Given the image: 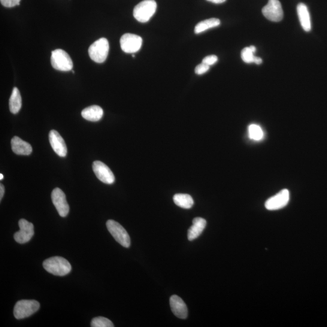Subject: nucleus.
Segmentation results:
<instances>
[{
    "label": "nucleus",
    "instance_id": "6e6552de",
    "mask_svg": "<svg viewBox=\"0 0 327 327\" xmlns=\"http://www.w3.org/2000/svg\"><path fill=\"white\" fill-rule=\"evenodd\" d=\"M262 14L266 19L274 22H279L283 20L284 12L279 0H268L267 5L263 8Z\"/></svg>",
    "mask_w": 327,
    "mask_h": 327
},
{
    "label": "nucleus",
    "instance_id": "b1692460",
    "mask_svg": "<svg viewBox=\"0 0 327 327\" xmlns=\"http://www.w3.org/2000/svg\"><path fill=\"white\" fill-rule=\"evenodd\" d=\"M92 327H114V323L111 320L104 317H97L93 318L91 322Z\"/></svg>",
    "mask_w": 327,
    "mask_h": 327
},
{
    "label": "nucleus",
    "instance_id": "f8f14e48",
    "mask_svg": "<svg viewBox=\"0 0 327 327\" xmlns=\"http://www.w3.org/2000/svg\"><path fill=\"white\" fill-rule=\"evenodd\" d=\"M93 171L98 180L105 184H112L115 178L113 172L104 163L96 160L93 163Z\"/></svg>",
    "mask_w": 327,
    "mask_h": 327
},
{
    "label": "nucleus",
    "instance_id": "1a4fd4ad",
    "mask_svg": "<svg viewBox=\"0 0 327 327\" xmlns=\"http://www.w3.org/2000/svg\"><path fill=\"white\" fill-rule=\"evenodd\" d=\"M18 225L20 230V231L15 233V240L19 244L27 243L31 240L34 235V227L31 223L24 219L20 220Z\"/></svg>",
    "mask_w": 327,
    "mask_h": 327
},
{
    "label": "nucleus",
    "instance_id": "c756f323",
    "mask_svg": "<svg viewBox=\"0 0 327 327\" xmlns=\"http://www.w3.org/2000/svg\"><path fill=\"white\" fill-rule=\"evenodd\" d=\"M250 47L251 50H252L254 53L256 52V48L255 47H254V45H250Z\"/></svg>",
    "mask_w": 327,
    "mask_h": 327
},
{
    "label": "nucleus",
    "instance_id": "20e7f679",
    "mask_svg": "<svg viewBox=\"0 0 327 327\" xmlns=\"http://www.w3.org/2000/svg\"><path fill=\"white\" fill-rule=\"evenodd\" d=\"M109 44L107 39L101 38L93 42L89 48L90 59L97 63H104L107 59Z\"/></svg>",
    "mask_w": 327,
    "mask_h": 327
},
{
    "label": "nucleus",
    "instance_id": "393cba45",
    "mask_svg": "<svg viewBox=\"0 0 327 327\" xmlns=\"http://www.w3.org/2000/svg\"><path fill=\"white\" fill-rule=\"evenodd\" d=\"M209 69H210V66L202 63L196 67L195 69V74L199 75L204 74L205 73L208 71Z\"/></svg>",
    "mask_w": 327,
    "mask_h": 327
},
{
    "label": "nucleus",
    "instance_id": "2eb2a0df",
    "mask_svg": "<svg viewBox=\"0 0 327 327\" xmlns=\"http://www.w3.org/2000/svg\"><path fill=\"white\" fill-rule=\"evenodd\" d=\"M12 149L18 155H29L32 152V147L28 142L14 136L11 140Z\"/></svg>",
    "mask_w": 327,
    "mask_h": 327
},
{
    "label": "nucleus",
    "instance_id": "5701e85b",
    "mask_svg": "<svg viewBox=\"0 0 327 327\" xmlns=\"http://www.w3.org/2000/svg\"><path fill=\"white\" fill-rule=\"evenodd\" d=\"M248 135L251 139L254 141H260L263 137V132L259 126L257 124H251L248 127Z\"/></svg>",
    "mask_w": 327,
    "mask_h": 327
},
{
    "label": "nucleus",
    "instance_id": "cd10ccee",
    "mask_svg": "<svg viewBox=\"0 0 327 327\" xmlns=\"http://www.w3.org/2000/svg\"><path fill=\"white\" fill-rule=\"evenodd\" d=\"M5 194V187L3 184L0 185V200H2Z\"/></svg>",
    "mask_w": 327,
    "mask_h": 327
},
{
    "label": "nucleus",
    "instance_id": "a211bd4d",
    "mask_svg": "<svg viewBox=\"0 0 327 327\" xmlns=\"http://www.w3.org/2000/svg\"><path fill=\"white\" fill-rule=\"evenodd\" d=\"M103 114H104V112H103L102 108L96 105H91L90 107L84 108L81 112L82 117L85 120L93 121V122L101 120Z\"/></svg>",
    "mask_w": 327,
    "mask_h": 327
},
{
    "label": "nucleus",
    "instance_id": "4468645a",
    "mask_svg": "<svg viewBox=\"0 0 327 327\" xmlns=\"http://www.w3.org/2000/svg\"><path fill=\"white\" fill-rule=\"evenodd\" d=\"M170 305L176 316L180 319H186L188 315L187 305L180 297L177 295L172 296L170 298Z\"/></svg>",
    "mask_w": 327,
    "mask_h": 327
},
{
    "label": "nucleus",
    "instance_id": "ddd939ff",
    "mask_svg": "<svg viewBox=\"0 0 327 327\" xmlns=\"http://www.w3.org/2000/svg\"><path fill=\"white\" fill-rule=\"evenodd\" d=\"M49 142L54 152L61 157H65L68 152L66 144L62 136L56 130H52L49 133Z\"/></svg>",
    "mask_w": 327,
    "mask_h": 327
},
{
    "label": "nucleus",
    "instance_id": "412c9836",
    "mask_svg": "<svg viewBox=\"0 0 327 327\" xmlns=\"http://www.w3.org/2000/svg\"><path fill=\"white\" fill-rule=\"evenodd\" d=\"M175 204L183 208H192L194 204L192 197L188 194L178 193L174 196Z\"/></svg>",
    "mask_w": 327,
    "mask_h": 327
},
{
    "label": "nucleus",
    "instance_id": "f03ea898",
    "mask_svg": "<svg viewBox=\"0 0 327 327\" xmlns=\"http://www.w3.org/2000/svg\"><path fill=\"white\" fill-rule=\"evenodd\" d=\"M157 4L154 0H144L133 9V17L141 23H146L155 13Z\"/></svg>",
    "mask_w": 327,
    "mask_h": 327
},
{
    "label": "nucleus",
    "instance_id": "39448f33",
    "mask_svg": "<svg viewBox=\"0 0 327 327\" xmlns=\"http://www.w3.org/2000/svg\"><path fill=\"white\" fill-rule=\"evenodd\" d=\"M50 60L51 66L58 71L68 72L72 70V60L65 50L57 49L52 51Z\"/></svg>",
    "mask_w": 327,
    "mask_h": 327
},
{
    "label": "nucleus",
    "instance_id": "4be33fe9",
    "mask_svg": "<svg viewBox=\"0 0 327 327\" xmlns=\"http://www.w3.org/2000/svg\"><path fill=\"white\" fill-rule=\"evenodd\" d=\"M241 59L244 62L248 64L254 63L259 65L262 63V60L260 58L254 56V53L250 47H245L242 50Z\"/></svg>",
    "mask_w": 327,
    "mask_h": 327
},
{
    "label": "nucleus",
    "instance_id": "f3484780",
    "mask_svg": "<svg viewBox=\"0 0 327 327\" xmlns=\"http://www.w3.org/2000/svg\"><path fill=\"white\" fill-rule=\"evenodd\" d=\"M297 12L303 29L306 32H310L311 29V19L307 6L304 3H299L297 6Z\"/></svg>",
    "mask_w": 327,
    "mask_h": 327
},
{
    "label": "nucleus",
    "instance_id": "c85d7f7f",
    "mask_svg": "<svg viewBox=\"0 0 327 327\" xmlns=\"http://www.w3.org/2000/svg\"><path fill=\"white\" fill-rule=\"evenodd\" d=\"M207 1L215 3V4H221L226 1V0H207Z\"/></svg>",
    "mask_w": 327,
    "mask_h": 327
},
{
    "label": "nucleus",
    "instance_id": "f257e3e1",
    "mask_svg": "<svg viewBox=\"0 0 327 327\" xmlns=\"http://www.w3.org/2000/svg\"><path fill=\"white\" fill-rule=\"evenodd\" d=\"M42 265L49 274L59 277L69 274L72 269V266L68 260L60 256L51 257L45 260Z\"/></svg>",
    "mask_w": 327,
    "mask_h": 327
},
{
    "label": "nucleus",
    "instance_id": "7ed1b4c3",
    "mask_svg": "<svg viewBox=\"0 0 327 327\" xmlns=\"http://www.w3.org/2000/svg\"><path fill=\"white\" fill-rule=\"evenodd\" d=\"M40 304L35 300H21L15 304L14 314L17 319H23L36 313Z\"/></svg>",
    "mask_w": 327,
    "mask_h": 327
},
{
    "label": "nucleus",
    "instance_id": "aec40b11",
    "mask_svg": "<svg viewBox=\"0 0 327 327\" xmlns=\"http://www.w3.org/2000/svg\"><path fill=\"white\" fill-rule=\"evenodd\" d=\"M221 21L217 18H212L210 19L205 20L201 21L195 27V33L196 34H199L208 29L213 28L220 26Z\"/></svg>",
    "mask_w": 327,
    "mask_h": 327
},
{
    "label": "nucleus",
    "instance_id": "0eeeda50",
    "mask_svg": "<svg viewBox=\"0 0 327 327\" xmlns=\"http://www.w3.org/2000/svg\"><path fill=\"white\" fill-rule=\"evenodd\" d=\"M142 44L141 36L132 33H126L120 39L121 49L127 53L137 52L140 49Z\"/></svg>",
    "mask_w": 327,
    "mask_h": 327
},
{
    "label": "nucleus",
    "instance_id": "423d86ee",
    "mask_svg": "<svg viewBox=\"0 0 327 327\" xmlns=\"http://www.w3.org/2000/svg\"><path fill=\"white\" fill-rule=\"evenodd\" d=\"M106 226L115 240L123 247L129 248L130 245V238L125 229L119 223L114 220H108Z\"/></svg>",
    "mask_w": 327,
    "mask_h": 327
},
{
    "label": "nucleus",
    "instance_id": "bb28decb",
    "mask_svg": "<svg viewBox=\"0 0 327 327\" xmlns=\"http://www.w3.org/2000/svg\"><path fill=\"white\" fill-rule=\"evenodd\" d=\"M217 57L216 56H208L205 57L204 59L202 60V63L205 64L209 66L214 65L215 63L217 62Z\"/></svg>",
    "mask_w": 327,
    "mask_h": 327
},
{
    "label": "nucleus",
    "instance_id": "9b49d317",
    "mask_svg": "<svg viewBox=\"0 0 327 327\" xmlns=\"http://www.w3.org/2000/svg\"><path fill=\"white\" fill-rule=\"evenodd\" d=\"M51 198L60 216H67L69 212V205L66 201L65 193L59 188H56L51 192Z\"/></svg>",
    "mask_w": 327,
    "mask_h": 327
},
{
    "label": "nucleus",
    "instance_id": "a878e982",
    "mask_svg": "<svg viewBox=\"0 0 327 327\" xmlns=\"http://www.w3.org/2000/svg\"><path fill=\"white\" fill-rule=\"evenodd\" d=\"M21 0H0L2 5L6 8H13L20 5Z\"/></svg>",
    "mask_w": 327,
    "mask_h": 327
},
{
    "label": "nucleus",
    "instance_id": "7c9ffc66",
    "mask_svg": "<svg viewBox=\"0 0 327 327\" xmlns=\"http://www.w3.org/2000/svg\"><path fill=\"white\" fill-rule=\"evenodd\" d=\"M3 178H4V177H3V174H0V180H3Z\"/></svg>",
    "mask_w": 327,
    "mask_h": 327
},
{
    "label": "nucleus",
    "instance_id": "dca6fc26",
    "mask_svg": "<svg viewBox=\"0 0 327 327\" xmlns=\"http://www.w3.org/2000/svg\"><path fill=\"white\" fill-rule=\"evenodd\" d=\"M207 221L202 217H195L193 220V225L188 230L187 237L189 241L195 240L204 231Z\"/></svg>",
    "mask_w": 327,
    "mask_h": 327
},
{
    "label": "nucleus",
    "instance_id": "9d476101",
    "mask_svg": "<svg viewBox=\"0 0 327 327\" xmlns=\"http://www.w3.org/2000/svg\"><path fill=\"white\" fill-rule=\"evenodd\" d=\"M289 201V191L287 189H283L265 202V208L268 210H280L286 207Z\"/></svg>",
    "mask_w": 327,
    "mask_h": 327
},
{
    "label": "nucleus",
    "instance_id": "6ab92c4d",
    "mask_svg": "<svg viewBox=\"0 0 327 327\" xmlns=\"http://www.w3.org/2000/svg\"><path fill=\"white\" fill-rule=\"evenodd\" d=\"M21 106H22V99H21L20 91L17 87H14L11 98L9 99V108L11 113L14 114L18 113Z\"/></svg>",
    "mask_w": 327,
    "mask_h": 327
}]
</instances>
